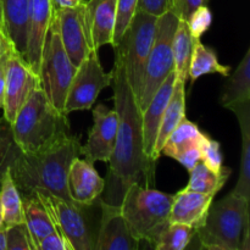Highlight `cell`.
Here are the masks:
<instances>
[{
  "label": "cell",
  "instance_id": "1",
  "mask_svg": "<svg viewBox=\"0 0 250 250\" xmlns=\"http://www.w3.org/2000/svg\"><path fill=\"white\" fill-rule=\"evenodd\" d=\"M111 84L119 126L114 153L107 161L109 172L104 188L106 193L102 200L120 205L126 189L133 183L151 187L155 161L144 153L142 110L127 80L124 65L116 58L112 68Z\"/></svg>",
  "mask_w": 250,
  "mask_h": 250
},
{
  "label": "cell",
  "instance_id": "2",
  "mask_svg": "<svg viewBox=\"0 0 250 250\" xmlns=\"http://www.w3.org/2000/svg\"><path fill=\"white\" fill-rule=\"evenodd\" d=\"M81 137L67 133L33 153L20 151L10 166L21 197L48 192L68 203L67 173L73 159L81 156Z\"/></svg>",
  "mask_w": 250,
  "mask_h": 250
},
{
  "label": "cell",
  "instance_id": "3",
  "mask_svg": "<svg viewBox=\"0 0 250 250\" xmlns=\"http://www.w3.org/2000/svg\"><path fill=\"white\" fill-rule=\"evenodd\" d=\"M11 131L22 153H33L71 133L67 115L54 107L42 87L27 98L12 121Z\"/></svg>",
  "mask_w": 250,
  "mask_h": 250
},
{
  "label": "cell",
  "instance_id": "4",
  "mask_svg": "<svg viewBox=\"0 0 250 250\" xmlns=\"http://www.w3.org/2000/svg\"><path fill=\"white\" fill-rule=\"evenodd\" d=\"M172 202L173 195L133 183L125 192L120 207L132 234L153 247L161 232L170 225Z\"/></svg>",
  "mask_w": 250,
  "mask_h": 250
},
{
  "label": "cell",
  "instance_id": "5",
  "mask_svg": "<svg viewBox=\"0 0 250 250\" xmlns=\"http://www.w3.org/2000/svg\"><path fill=\"white\" fill-rule=\"evenodd\" d=\"M249 203L232 192L212 200L204 224L195 231L202 248L241 250L244 229L249 227Z\"/></svg>",
  "mask_w": 250,
  "mask_h": 250
},
{
  "label": "cell",
  "instance_id": "6",
  "mask_svg": "<svg viewBox=\"0 0 250 250\" xmlns=\"http://www.w3.org/2000/svg\"><path fill=\"white\" fill-rule=\"evenodd\" d=\"M156 22V16L136 11L121 39L112 46L115 58L124 65L127 80L137 99L141 92L146 60L155 39Z\"/></svg>",
  "mask_w": 250,
  "mask_h": 250
},
{
  "label": "cell",
  "instance_id": "7",
  "mask_svg": "<svg viewBox=\"0 0 250 250\" xmlns=\"http://www.w3.org/2000/svg\"><path fill=\"white\" fill-rule=\"evenodd\" d=\"M76 70L77 67L71 62L61 43L58 20L54 15L42 50L38 76L42 89L54 107L62 114H65L66 95Z\"/></svg>",
  "mask_w": 250,
  "mask_h": 250
},
{
  "label": "cell",
  "instance_id": "8",
  "mask_svg": "<svg viewBox=\"0 0 250 250\" xmlns=\"http://www.w3.org/2000/svg\"><path fill=\"white\" fill-rule=\"evenodd\" d=\"M180 19L170 10L158 17L155 39L146 60L143 82L138 95V106L143 111L164 81L175 71L172 42Z\"/></svg>",
  "mask_w": 250,
  "mask_h": 250
},
{
  "label": "cell",
  "instance_id": "9",
  "mask_svg": "<svg viewBox=\"0 0 250 250\" xmlns=\"http://www.w3.org/2000/svg\"><path fill=\"white\" fill-rule=\"evenodd\" d=\"M45 207L55 226L56 232L71 244L73 250H94L95 238L89 226L85 208L76 203H68L48 192H36Z\"/></svg>",
  "mask_w": 250,
  "mask_h": 250
},
{
  "label": "cell",
  "instance_id": "10",
  "mask_svg": "<svg viewBox=\"0 0 250 250\" xmlns=\"http://www.w3.org/2000/svg\"><path fill=\"white\" fill-rule=\"evenodd\" d=\"M111 82L112 70L105 72L98 56V50H90L77 66L73 75L66 95L63 112L68 115L73 111L92 109L100 92L109 87Z\"/></svg>",
  "mask_w": 250,
  "mask_h": 250
},
{
  "label": "cell",
  "instance_id": "11",
  "mask_svg": "<svg viewBox=\"0 0 250 250\" xmlns=\"http://www.w3.org/2000/svg\"><path fill=\"white\" fill-rule=\"evenodd\" d=\"M41 87L39 77L32 71L23 56L11 49L5 67L4 104L2 117L10 125L33 89Z\"/></svg>",
  "mask_w": 250,
  "mask_h": 250
},
{
  "label": "cell",
  "instance_id": "12",
  "mask_svg": "<svg viewBox=\"0 0 250 250\" xmlns=\"http://www.w3.org/2000/svg\"><path fill=\"white\" fill-rule=\"evenodd\" d=\"M119 116L115 110L98 104L93 110V126L88 132L87 143L81 148L85 160L107 163L115 149Z\"/></svg>",
  "mask_w": 250,
  "mask_h": 250
},
{
  "label": "cell",
  "instance_id": "13",
  "mask_svg": "<svg viewBox=\"0 0 250 250\" xmlns=\"http://www.w3.org/2000/svg\"><path fill=\"white\" fill-rule=\"evenodd\" d=\"M54 15L58 20L59 33L63 49L71 62L77 67L90 50H93L84 22V2L75 7L54 10Z\"/></svg>",
  "mask_w": 250,
  "mask_h": 250
},
{
  "label": "cell",
  "instance_id": "14",
  "mask_svg": "<svg viewBox=\"0 0 250 250\" xmlns=\"http://www.w3.org/2000/svg\"><path fill=\"white\" fill-rule=\"evenodd\" d=\"M102 220L95 238L94 250H137L141 241L132 234L117 204L99 200Z\"/></svg>",
  "mask_w": 250,
  "mask_h": 250
},
{
  "label": "cell",
  "instance_id": "15",
  "mask_svg": "<svg viewBox=\"0 0 250 250\" xmlns=\"http://www.w3.org/2000/svg\"><path fill=\"white\" fill-rule=\"evenodd\" d=\"M53 16L54 7L51 0H29L24 60L37 76L39 75L42 50Z\"/></svg>",
  "mask_w": 250,
  "mask_h": 250
},
{
  "label": "cell",
  "instance_id": "16",
  "mask_svg": "<svg viewBox=\"0 0 250 250\" xmlns=\"http://www.w3.org/2000/svg\"><path fill=\"white\" fill-rule=\"evenodd\" d=\"M105 188V180L95 170L94 165L80 156L73 159L67 173L68 195L76 204L93 207Z\"/></svg>",
  "mask_w": 250,
  "mask_h": 250
},
{
  "label": "cell",
  "instance_id": "17",
  "mask_svg": "<svg viewBox=\"0 0 250 250\" xmlns=\"http://www.w3.org/2000/svg\"><path fill=\"white\" fill-rule=\"evenodd\" d=\"M117 0H85L84 22L92 49L114 44Z\"/></svg>",
  "mask_w": 250,
  "mask_h": 250
},
{
  "label": "cell",
  "instance_id": "18",
  "mask_svg": "<svg viewBox=\"0 0 250 250\" xmlns=\"http://www.w3.org/2000/svg\"><path fill=\"white\" fill-rule=\"evenodd\" d=\"M176 83V73L173 71L168 75L163 82V84L159 87L154 97L146 105V109L142 111V132H143V146L144 153L148 158L154 160L153 154L155 148L156 137H158L159 126L163 119L164 111L168 104L171 95H172L173 88ZM155 161V160H154Z\"/></svg>",
  "mask_w": 250,
  "mask_h": 250
},
{
  "label": "cell",
  "instance_id": "19",
  "mask_svg": "<svg viewBox=\"0 0 250 250\" xmlns=\"http://www.w3.org/2000/svg\"><path fill=\"white\" fill-rule=\"evenodd\" d=\"M212 200L214 195L211 194L181 189L173 195L168 222L187 225L197 231L204 224Z\"/></svg>",
  "mask_w": 250,
  "mask_h": 250
},
{
  "label": "cell",
  "instance_id": "20",
  "mask_svg": "<svg viewBox=\"0 0 250 250\" xmlns=\"http://www.w3.org/2000/svg\"><path fill=\"white\" fill-rule=\"evenodd\" d=\"M29 0H0V27L17 53L24 58Z\"/></svg>",
  "mask_w": 250,
  "mask_h": 250
},
{
  "label": "cell",
  "instance_id": "21",
  "mask_svg": "<svg viewBox=\"0 0 250 250\" xmlns=\"http://www.w3.org/2000/svg\"><path fill=\"white\" fill-rule=\"evenodd\" d=\"M246 103H250V49L234 72L227 76L220 95V104L229 110Z\"/></svg>",
  "mask_w": 250,
  "mask_h": 250
},
{
  "label": "cell",
  "instance_id": "22",
  "mask_svg": "<svg viewBox=\"0 0 250 250\" xmlns=\"http://www.w3.org/2000/svg\"><path fill=\"white\" fill-rule=\"evenodd\" d=\"M186 83L181 82L176 78L175 88L171 95L168 104L164 111L163 119L159 126L158 137H156L155 148H154L153 158L158 160L161 156V149L165 144L166 139L171 134V132L176 128L178 124L186 117Z\"/></svg>",
  "mask_w": 250,
  "mask_h": 250
},
{
  "label": "cell",
  "instance_id": "23",
  "mask_svg": "<svg viewBox=\"0 0 250 250\" xmlns=\"http://www.w3.org/2000/svg\"><path fill=\"white\" fill-rule=\"evenodd\" d=\"M231 111L238 120L242 137L239 177L232 193L250 202V103L237 105Z\"/></svg>",
  "mask_w": 250,
  "mask_h": 250
},
{
  "label": "cell",
  "instance_id": "24",
  "mask_svg": "<svg viewBox=\"0 0 250 250\" xmlns=\"http://www.w3.org/2000/svg\"><path fill=\"white\" fill-rule=\"evenodd\" d=\"M22 204H23L24 224L31 236L34 250H38L39 242L44 237L56 232L55 226L45 207L42 204L36 194L22 197Z\"/></svg>",
  "mask_w": 250,
  "mask_h": 250
},
{
  "label": "cell",
  "instance_id": "25",
  "mask_svg": "<svg viewBox=\"0 0 250 250\" xmlns=\"http://www.w3.org/2000/svg\"><path fill=\"white\" fill-rule=\"evenodd\" d=\"M231 168L224 166L221 172L210 170L202 160L189 171V181L183 189L202 194L216 195L231 175Z\"/></svg>",
  "mask_w": 250,
  "mask_h": 250
},
{
  "label": "cell",
  "instance_id": "26",
  "mask_svg": "<svg viewBox=\"0 0 250 250\" xmlns=\"http://www.w3.org/2000/svg\"><path fill=\"white\" fill-rule=\"evenodd\" d=\"M199 39L194 38L188 29L185 20H180L175 31L172 42V54L175 61L176 78L186 83L188 80V68L195 43Z\"/></svg>",
  "mask_w": 250,
  "mask_h": 250
},
{
  "label": "cell",
  "instance_id": "27",
  "mask_svg": "<svg viewBox=\"0 0 250 250\" xmlns=\"http://www.w3.org/2000/svg\"><path fill=\"white\" fill-rule=\"evenodd\" d=\"M229 72H231V67L220 63L217 54L214 49L203 44L200 39L195 43L189 68H188V78L192 81V83L202 76L219 73L224 77H227Z\"/></svg>",
  "mask_w": 250,
  "mask_h": 250
},
{
  "label": "cell",
  "instance_id": "28",
  "mask_svg": "<svg viewBox=\"0 0 250 250\" xmlns=\"http://www.w3.org/2000/svg\"><path fill=\"white\" fill-rule=\"evenodd\" d=\"M0 198H1L4 227L24 222L22 197L15 185L10 168H7L0 182Z\"/></svg>",
  "mask_w": 250,
  "mask_h": 250
},
{
  "label": "cell",
  "instance_id": "29",
  "mask_svg": "<svg viewBox=\"0 0 250 250\" xmlns=\"http://www.w3.org/2000/svg\"><path fill=\"white\" fill-rule=\"evenodd\" d=\"M202 136L203 132L200 131L199 127L194 122L189 121L185 117L166 139L165 144L161 149V155L173 159V156L180 153L181 150L192 144L198 143Z\"/></svg>",
  "mask_w": 250,
  "mask_h": 250
},
{
  "label": "cell",
  "instance_id": "30",
  "mask_svg": "<svg viewBox=\"0 0 250 250\" xmlns=\"http://www.w3.org/2000/svg\"><path fill=\"white\" fill-rule=\"evenodd\" d=\"M195 229L187 225L170 224L156 239L154 248L156 250H183L188 247Z\"/></svg>",
  "mask_w": 250,
  "mask_h": 250
},
{
  "label": "cell",
  "instance_id": "31",
  "mask_svg": "<svg viewBox=\"0 0 250 250\" xmlns=\"http://www.w3.org/2000/svg\"><path fill=\"white\" fill-rule=\"evenodd\" d=\"M20 151L14 141L11 125L4 117H0V182Z\"/></svg>",
  "mask_w": 250,
  "mask_h": 250
},
{
  "label": "cell",
  "instance_id": "32",
  "mask_svg": "<svg viewBox=\"0 0 250 250\" xmlns=\"http://www.w3.org/2000/svg\"><path fill=\"white\" fill-rule=\"evenodd\" d=\"M200 154H202V161L215 172H221L224 168V156H222L221 146L217 141L211 138L208 134L203 133L202 141H200Z\"/></svg>",
  "mask_w": 250,
  "mask_h": 250
},
{
  "label": "cell",
  "instance_id": "33",
  "mask_svg": "<svg viewBox=\"0 0 250 250\" xmlns=\"http://www.w3.org/2000/svg\"><path fill=\"white\" fill-rule=\"evenodd\" d=\"M137 4L138 0H117L116 2V23H115L114 31V44L115 46L117 42L121 39L122 34L127 29L128 24L131 23L134 14L137 11Z\"/></svg>",
  "mask_w": 250,
  "mask_h": 250
},
{
  "label": "cell",
  "instance_id": "34",
  "mask_svg": "<svg viewBox=\"0 0 250 250\" xmlns=\"http://www.w3.org/2000/svg\"><path fill=\"white\" fill-rule=\"evenodd\" d=\"M5 237H6V250H34L31 236L24 222L5 227Z\"/></svg>",
  "mask_w": 250,
  "mask_h": 250
},
{
  "label": "cell",
  "instance_id": "35",
  "mask_svg": "<svg viewBox=\"0 0 250 250\" xmlns=\"http://www.w3.org/2000/svg\"><path fill=\"white\" fill-rule=\"evenodd\" d=\"M212 22V14L207 5L198 7L197 10L190 14V16L186 20L188 29L194 38L200 39L203 34L210 28Z\"/></svg>",
  "mask_w": 250,
  "mask_h": 250
},
{
  "label": "cell",
  "instance_id": "36",
  "mask_svg": "<svg viewBox=\"0 0 250 250\" xmlns=\"http://www.w3.org/2000/svg\"><path fill=\"white\" fill-rule=\"evenodd\" d=\"M200 141H202V138H200ZM200 141L198 142V143L187 146V148L181 150L180 153H177L173 156V159H175L176 161H178L181 165L185 166V167L187 168L188 172L202 160V154H200Z\"/></svg>",
  "mask_w": 250,
  "mask_h": 250
},
{
  "label": "cell",
  "instance_id": "37",
  "mask_svg": "<svg viewBox=\"0 0 250 250\" xmlns=\"http://www.w3.org/2000/svg\"><path fill=\"white\" fill-rule=\"evenodd\" d=\"M173 7V0H138L137 11H143L153 16H161Z\"/></svg>",
  "mask_w": 250,
  "mask_h": 250
},
{
  "label": "cell",
  "instance_id": "38",
  "mask_svg": "<svg viewBox=\"0 0 250 250\" xmlns=\"http://www.w3.org/2000/svg\"><path fill=\"white\" fill-rule=\"evenodd\" d=\"M208 0H173L172 11L180 20H187L194 10L207 5Z\"/></svg>",
  "mask_w": 250,
  "mask_h": 250
},
{
  "label": "cell",
  "instance_id": "39",
  "mask_svg": "<svg viewBox=\"0 0 250 250\" xmlns=\"http://www.w3.org/2000/svg\"><path fill=\"white\" fill-rule=\"evenodd\" d=\"M38 250H73L71 244L58 232L44 237L38 244Z\"/></svg>",
  "mask_w": 250,
  "mask_h": 250
},
{
  "label": "cell",
  "instance_id": "40",
  "mask_svg": "<svg viewBox=\"0 0 250 250\" xmlns=\"http://www.w3.org/2000/svg\"><path fill=\"white\" fill-rule=\"evenodd\" d=\"M14 49V45H10L4 53L0 55V110H2L4 104V87H5V67H6V61L9 58V54Z\"/></svg>",
  "mask_w": 250,
  "mask_h": 250
},
{
  "label": "cell",
  "instance_id": "41",
  "mask_svg": "<svg viewBox=\"0 0 250 250\" xmlns=\"http://www.w3.org/2000/svg\"><path fill=\"white\" fill-rule=\"evenodd\" d=\"M54 10L63 9V7H75L84 2L85 0H51Z\"/></svg>",
  "mask_w": 250,
  "mask_h": 250
},
{
  "label": "cell",
  "instance_id": "42",
  "mask_svg": "<svg viewBox=\"0 0 250 250\" xmlns=\"http://www.w3.org/2000/svg\"><path fill=\"white\" fill-rule=\"evenodd\" d=\"M11 42L9 41V38H7L6 36H5L4 31H2V28L0 27V55H1L2 53H4L5 50H6L7 48H9L10 45H11Z\"/></svg>",
  "mask_w": 250,
  "mask_h": 250
},
{
  "label": "cell",
  "instance_id": "43",
  "mask_svg": "<svg viewBox=\"0 0 250 250\" xmlns=\"http://www.w3.org/2000/svg\"><path fill=\"white\" fill-rule=\"evenodd\" d=\"M0 250H6V237H5V227H0Z\"/></svg>",
  "mask_w": 250,
  "mask_h": 250
},
{
  "label": "cell",
  "instance_id": "44",
  "mask_svg": "<svg viewBox=\"0 0 250 250\" xmlns=\"http://www.w3.org/2000/svg\"><path fill=\"white\" fill-rule=\"evenodd\" d=\"M4 226L2 224V207H1V198H0V227Z\"/></svg>",
  "mask_w": 250,
  "mask_h": 250
}]
</instances>
